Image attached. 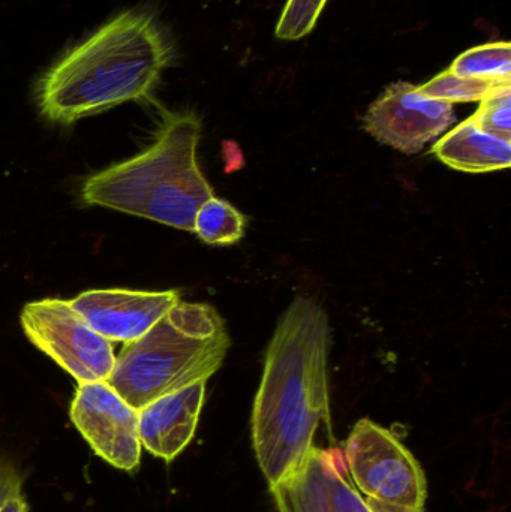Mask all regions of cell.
Instances as JSON below:
<instances>
[{"label":"cell","mask_w":511,"mask_h":512,"mask_svg":"<svg viewBox=\"0 0 511 512\" xmlns=\"http://www.w3.org/2000/svg\"><path fill=\"white\" fill-rule=\"evenodd\" d=\"M245 224V216L236 207L212 197L198 209L192 233L207 245L230 246L242 239Z\"/></svg>","instance_id":"obj_13"},{"label":"cell","mask_w":511,"mask_h":512,"mask_svg":"<svg viewBox=\"0 0 511 512\" xmlns=\"http://www.w3.org/2000/svg\"><path fill=\"white\" fill-rule=\"evenodd\" d=\"M344 457L369 511L425 512V472L390 430L363 418L348 436Z\"/></svg>","instance_id":"obj_5"},{"label":"cell","mask_w":511,"mask_h":512,"mask_svg":"<svg viewBox=\"0 0 511 512\" xmlns=\"http://www.w3.org/2000/svg\"><path fill=\"white\" fill-rule=\"evenodd\" d=\"M71 420L96 454L114 468L135 471L140 465L138 409L107 381L80 384L71 403Z\"/></svg>","instance_id":"obj_7"},{"label":"cell","mask_w":511,"mask_h":512,"mask_svg":"<svg viewBox=\"0 0 511 512\" xmlns=\"http://www.w3.org/2000/svg\"><path fill=\"white\" fill-rule=\"evenodd\" d=\"M200 137L194 113L162 111L152 143L87 177L81 201L192 233L198 209L215 197L198 165Z\"/></svg>","instance_id":"obj_3"},{"label":"cell","mask_w":511,"mask_h":512,"mask_svg":"<svg viewBox=\"0 0 511 512\" xmlns=\"http://www.w3.org/2000/svg\"><path fill=\"white\" fill-rule=\"evenodd\" d=\"M204 397L206 381H200L138 409L141 445L165 462L176 459L194 438Z\"/></svg>","instance_id":"obj_11"},{"label":"cell","mask_w":511,"mask_h":512,"mask_svg":"<svg viewBox=\"0 0 511 512\" xmlns=\"http://www.w3.org/2000/svg\"><path fill=\"white\" fill-rule=\"evenodd\" d=\"M453 122V104L429 98L420 92L419 86L407 81L387 87L363 119L366 131L375 140L408 155L419 153Z\"/></svg>","instance_id":"obj_8"},{"label":"cell","mask_w":511,"mask_h":512,"mask_svg":"<svg viewBox=\"0 0 511 512\" xmlns=\"http://www.w3.org/2000/svg\"><path fill=\"white\" fill-rule=\"evenodd\" d=\"M179 301L177 291L92 289L81 292L71 304L108 342L126 345L143 337Z\"/></svg>","instance_id":"obj_10"},{"label":"cell","mask_w":511,"mask_h":512,"mask_svg":"<svg viewBox=\"0 0 511 512\" xmlns=\"http://www.w3.org/2000/svg\"><path fill=\"white\" fill-rule=\"evenodd\" d=\"M459 77L511 81V47L509 42H494L465 51L450 66Z\"/></svg>","instance_id":"obj_14"},{"label":"cell","mask_w":511,"mask_h":512,"mask_svg":"<svg viewBox=\"0 0 511 512\" xmlns=\"http://www.w3.org/2000/svg\"><path fill=\"white\" fill-rule=\"evenodd\" d=\"M174 47L155 15L129 9L66 51L36 81L39 114L72 125L126 102L152 101Z\"/></svg>","instance_id":"obj_2"},{"label":"cell","mask_w":511,"mask_h":512,"mask_svg":"<svg viewBox=\"0 0 511 512\" xmlns=\"http://www.w3.org/2000/svg\"><path fill=\"white\" fill-rule=\"evenodd\" d=\"M326 2L327 0H288L276 26V36L285 41H296L309 35Z\"/></svg>","instance_id":"obj_16"},{"label":"cell","mask_w":511,"mask_h":512,"mask_svg":"<svg viewBox=\"0 0 511 512\" xmlns=\"http://www.w3.org/2000/svg\"><path fill=\"white\" fill-rule=\"evenodd\" d=\"M511 87V81L482 80V78L459 77L450 69L441 72L428 83L419 86L420 92L429 98L456 104V102H482L492 93Z\"/></svg>","instance_id":"obj_15"},{"label":"cell","mask_w":511,"mask_h":512,"mask_svg":"<svg viewBox=\"0 0 511 512\" xmlns=\"http://www.w3.org/2000/svg\"><path fill=\"white\" fill-rule=\"evenodd\" d=\"M432 153L444 164L464 173H491L511 164V141L482 131L473 117L444 135Z\"/></svg>","instance_id":"obj_12"},{"label":"cell","mask_w":511,"mask_h":512,"mask_svg":"<svg viewBox=\"0 0 511 512\" xmlns=\"http://www.w3.org/2000/svg\"><path fill=\"white\" fill-rule=\"evenodd\" d=\"M471 117L482 131L511 141V87H504L483 99L479 110Z\"/></svg>","instance_id":"obj_17"},{"label":"cell","mask_w":511,"mask_h":512,"mask_svg":"<svg viewBox=\"0 0 511 512\" xmlns=\"http://www.w3.org/2000/svg\"><path fill=\"white\" fill-rule=\"evenodd\" d=\"M20 322L30 343L78 384L105 382L113 373V346L87 324L71 301L45 298L27 303Z\"/></svg>","instance_id":"obj_6"},{"label":"cell","mask_w":511,"mask_h":512,"mask_svg":"<svg viewBox=\"0 0 511 512\" xmlns=\"http://www.w3.org/2000/svg\"><path fill=\"white\" fill-rule=\"evenodd\" d=\"M20 489V475L15 472V469L12 468V466L0 463V505L3 504V501H5L11 493Z\"/></svg>","instance_id":"obj_18"},{"label":"cell","mask_w":511,"mask_h":512,"mask_svg":"<svg viewBox=\"0 0 511 512\" xmlns=\"http://www.w3.org/2000/svg\"><path fill=\"white\" fill-rule=\"evenodd\" d=\"M347 474L341 450L312 447L270 492L278 512H371Z\"/></svg>","instance_id":"obj_9"},{"label":"cell","mask_w":511,"mask_h":512,"mask_svg":"<svg viewBox=\"0 0 511 512\" xmlns=\"http://www.w3.org/2000/svg\"><path fill=\"white\" fill-rule=\"evenodd\" d=\"M0 512H27L26 499H24L21 489L15 490L3 501V504L0 505Z\"/></svg>","instance_id":"obj_19"},{"label":"cell","mask_w":511,"mask_h":512,"mask_svg":"<svg viewBox=\"0 0 511 512\" xmlns=\"http://www.w3.org/2000/svg\"><path fill=\"white\" fill-rule=\"evenodd\" d=\"M230 336L215 307L179 301L143 337L126 343L108 384L135 409L206 381L224 363Z\"/></svg>","instance_id":"obj_4"},{"label":"cell","mask_w":511,"mask_h":512,"mask_svg":"<svg viewBox=\"0 0 511 512\" xmlns=\"http://www.w3.org/2000/svg\"><path fill=\"white\" fill-rule=\"evenodd\" d=\"M332 328L323 306L297 297L270 340L252 412V441L269 486L314 447L318 427L330 429Z\"/></svg>","instance_id":"obj_1"}]
</instances>
